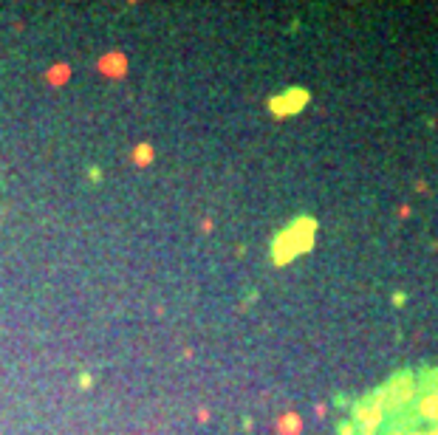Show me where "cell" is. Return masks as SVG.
Wrapping results in <instances>:
<instances>
[{
	"instance_id": "cell-1",
	"label": "cell",
	"mask_w": 438,
	"mask_h": 435,
	"mask_svg": "<svg viewBox=\"0 0 438 435\" xmlns=\"http://www.w3.org/2000/svg\"><path fill=\"white\" fill-rule=\"evenodd\" d=\"M402 419L407 424L393 435H438V376H430L424 384H407Z\"/></svg>"
},
{
	"instance_id": "cell-2",
	"label": "cell",
	"mask_w": 438,
	"mask_h": 435,
	"mask_svg": "<svg viewBox=\"0 0 438 435\" xmlns=\"http://www.w3.org/2000/svg\"><path fill=\"white\" fill-rule=\"evenodd\" d=\"M136 161H139V164H145V161H150V150H147V145H142V150L136 153Z\"/></svg>"
}]
</instances>
